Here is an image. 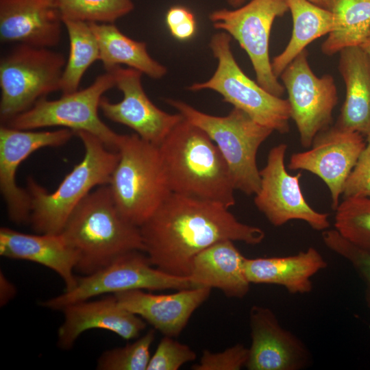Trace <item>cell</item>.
Returning a JSON list of instances; mask_svg holds the SVG:
<instances>
[{
  "label": "cell",
  "mask_w": 370,
  "mask_h": 370,
  "mask_svg": "<svg viewBox=\"0 0 370 370\" xmlns=\"http://www.w3.org/2000/svg\"><path fill=\"white\" fill-rule=\"evenodd\" d=\"M367 143H370V133L367 136Z\"/></svg>",
  "instance_id": "cell-40"
},
{
  "label": "cell",
  "mask_w": 370,
  "mask_h": 370,
  "mask_svg": "<svg viewBox=\"0 0 370 370\" xmlns=\"http://www.w3.org/2000/svg\"><path fill=\"white\" fill-rule=\"evenodd\" d=\"M62 20L113 23L134 8L132 0H51Z\"/></svg>",
  "instance_id": "cell-30"
},
{
  "label": "cell",
  "mask_w": 370,
  "mask_h": 370,
  "mask_svg": "<svg viewBox=\"0 0 370 370\" xmlns=\"http://www.w3.org/2000/svg\"><path fill=\"white\" fill-rule=\"evenodd\" d=\"M233 241H218L193 259L188 277L197 286L215 288L228 297L243 298L249 290L245 259Z\"/></svg>",
  "instance_id": "cell-22"
},
{
  "label": "cell",
  "mask_w": 370,
  "mask_h": 370,
  "mask_svg": "<svg viewBox=\"0 0 370 370\" xmlns=\"http://www.w3.org/2000/svg\"><path fill=\"white\" fill-rule=\"evenodd\" d=\"M108 71L112 73L115 86L122 92L123 99L112 103L102 97L99 109L103 114L132 129L141 138L159 145L183 116L178 112H166L153 103L144 91L143 73L139 71L118 66Z\"/></svg>",
  "instance_id": "cell-16"
},
{
  "label": "cell",
  "mask_w": 370,
  "mask_h": 370,
  "mask_svg": "<svg viewBox=\"0 0 370 370\" xmlns=\"http://www.w3.org/2000/svg\"><path fill=\"white\" fill-rule=\"evenodd\" d=\"M360 47L364 50V51L368 55L370 58V34L364 41V42L360 45Z\"/></svg>",
  "instance_id": "cell-39"
},
{
  "label": "cell",
  "mask_w": 370,
  "mask_h": 370,
  "mask_svg": "<svg viewBox=\"0 0 370 370\" xmlns=\"http://www.w3.org/2000/svg\"><path fill=\"white\" fill-rule=\"evenodd\" d=\"M114 86L112 73L106 71L86 88L62 94L56 100L42 98L32 108L3 124L18 130L60 126L75 133L84 131L99 138L108 149L118 151L123 135L114 132L98 114L103 95Z\"/></svg>",
  "instance_id": "cell-9"
},
{
  "label": "cell",
  "mask_w": 370,
  "mask_h": 370,
  "mask_svg": "<svg viewBox=\"0 0 370 370\" xmlns=\"http://www.w3.org/2000/svg\"><path fill=\"white\" fill-rule=\"evenodd\" d=\"M15 286L8 279L1 271L0 273V304L6 305L16 295Z\"/></svg>",
  "instance_id": "cell-37"
},
{
  "label": "cell",
  "mask_w": 370,
  "mask_h": 370,
  "mask_svg": "<svg viewBox=\"0 0 370 370\" xmlns=\"http://www.w3.org/2000/svg\"><path fill=\"white\" fill-rule=\"evenodd\" d=\"M99 48V60L106 71L125 64L153 79L166 73V68L148 53L145 42L123 34L113 23H88Z\"/></svg>",
  "instance_id": "cell-25"
},
{
  "label": "cell",
  "mask_w": 370,
  "mask_h": 370,
  "mask_svg": "<svg viewBox=\"0 0 370 370\" xmlns=\"http://www.w3.org/2000/svg\"><path fill=\"white\" fill-rule=\"evenodd\" d=\"M68 34L70 51L61 79L62 94L79 90L82 78L88 67L99 60L97 40L87 22L63 20Z\"/></svg>",
  "instance_id": "cell-28"
},
{
  "label": "cell",
  "mask_w": 370,
  "mask_h": 370,
  "mask_svg": "<svg viewBox=\"0 0 370 370\" xmlns=\"http://www.w3.org/2000/svg\"><path fill=\"white\" fill-rule=\"evenodd\" d=\"M328 266L321 254L309 247L285 257L245 259V273L251 284H275L290 293H307L312 290L310 278Z\"/></svg>",
  "instance_id": "cell-24"
},
{
  "label": "cell",
  "mask_w": 370,
  "mask_h": 370,
  "mask_svg": "<svg viewBox=\"0 0 370 370\" xmlns=\"http://www.w3.org/2000/svg\"><path fill=\"white\" fill-rule=\"evenodd\" d=\"M249 348L236 344L223 352L204 350L198 363L192 366L194 370H239L245 367Z\"/></svg>",
  "instance_id": "cell-34"
},
{
  "label": "cell",
  "mask_w": 370,
  "mask_h": 370,
  "mask_svg": "<svg viewBox=\"0 0 370 370\" xmlns=\"http://www.w3.org/2000/svg\"><path fill=\"white\" fill-rule=\"evenodd\" d=\"M22 233L9 227L0 229V255L43 265L60 275L66 290L74 288L77 256L61 233Z\"/></svg>",
  "instance_id": "cell-21"
},
{
  "label": "cell",
  "mask_w": 370,
  "mask_h": 370,
  "mask_svg": "<svg viewBox=\"0 0 370 370\" xmlns=\"http://www.w3.org/2000/svg\"><path fill=\"white\" fill-rule=\"evenodd\" d=\"M60 233L76 254L75 270L85 275L127 252L144 251L139 227L120 213L108 184L85 197Z\"/></svg>",
  "instance_id": "cell-3"
},
{
  "label": "cell",
  "mask_w": 370,
  "mask_h": 370,
  "mask_svg": "<svg viewBox=\"0 0 370 370\" xmlns=\"http://www.w3.org/2000/svg\"><path fill=\"white\" fill-rule=\"evenodd\" d=\"M66 63L50 48L18 45L0 61V119L3 123L60 90ZM2 123V124H3Z\"/></svg>",
  "instance_id": "cell-8"
},
{
  "label": "cell",
  "mask_w": 370,
  "mask_h": 370,
  "mask_svg": "<svg viewBox=\"0 0 370 370\" xmlns=\"http://www.w3.org/2000/svg\"><path fill=\"white\" fill-rule=\"evenodd\" d=\"M144 251L127 252L98 271L77 278L69 291L42 301V307L62 310L67 306L103 294L130 290H182L196 287L189 277L169 274L154 267Z\"/></svg>",
  "instance_id": "cell-10"
},
{
  "label": "cell",
  "mask_w": 370,
  "mask_h": 370,
  "mask_svg": "<svg viewBox=\"0 0 370 370\" xmlns=\"http://www.w3.org/2000/svg\"><path fill=\"white\" fill-rule=\"evenodd\" d=\"M232 36L225 32L214 34L210 48L218 64L213 75L188 89H208L219 93L223 101L238 108L258 123L280 134L289 132L291 108L287 99L272 95L250 79L236 62L231 50Z\"/></svg>",
  "instance_id": "cell-7"
},
{
  "label": "cell",
  "mask_w": 370,
  "mask_h": 370,
  "mask_svg": "<svg viewBox=\"0 0 370 370\" xmlns=\"http://www.w3.org/2000/svg\"><path fill=\"white\" fill-rule=\"evenodd\" d=\"M144 253L156 267L188 277L194 257L222 241L257 245L260 227L240 222L217 203L171 193L140 227Z\"/></svg>",
  "instance_id": "cell-1"
},
{
  "label": "cell",
  "mask_w": 370,
  "mask_h": 370,
  "mask_svg": "<svg viewBox=\"0 0 370 370\" xmlns=\"http://www.w3.org/2000/svg\"><path fill=\"white\" fill-rule=\"evenodd\" d=\"M246 0H227V3L234 8L241 6ZM311 2L315 3L317 5L325 8L326 2L325 0H309Z\"/></svg>",
  "instance_id": "cell-38"
},
{
  "label": "cell",
  "mask_w": 370,
  "mask_h": 370,
  "mask_svg": "<svg viewBox=\"0 0 370 370\" xmlns=\"http://www.w3.org/2000/svg\"><path fill=\"white\" fill-rule=\"evenodd\" d=\"M334 227L344 238L370 253V198L343 199L335 210Z\"/></svg>",
  "instance_id": "cell-29"
},
{
  "label": "cell",
  "mask_w": 370,
  "mask_h": 370,
  "mask_svg": "<svg viewBox=\"0 0 370 370\" xmlns=\"http://www.w3.org/2000/svg\"><path fill=\"white\" fill-rule=\"evenodd\" d=\"M325 245L332 251L347 260L365 284V297L370 308V253L344 238L335 229L322 233Z\"/></svg>",
  "instance_id": "cell-32"
},
{
  "label": "cell",
  "mask_w": 370,
  "mask_h": 370,
  "mask_svg": "<svg viewBox=\"0 0 370 370\" xmlns=\"http://www.w3.org/2000/svg\"><path fill=\"white\" fill-rule=\"evenodd\" d=\"M195 352L187 345L164 336L151 356L147 370H177L195 360Z\"/></svg>",
  "instance_id": "cell-33"
},
{
  "label": "cell",
  "mask_w": 370,
  "mask_h": 370,
  "mask_svg": "<svg viewBox=\"0 0 370 370\" xmlns=\"http://www.w3.org/2000/svg\"><path fill=\"white\" fill-rule=\"evenodd\" d=\"M84 148L82 160L52 193L32 177L27 180L31 197L29 221L37 233H60L76 206L97 186L107 185L118 163V151L108 149L97 136L76 132Z\"/></svg>",
  "instance_id": "cell-4"
},
{
  "label": "cell",
  "mask_w": 370,
  "mask_h": 370,
  "mask_svg": "<svg viewBox=\"0 0 370 370\" xmlns=\"http://www.w3.org/2000/svg\"><path fill=\"white\" fill-rule=\"evenodd\" d=\"M75 135L68 128L53 131L18 130L2 124L0 127V190L8 215L16 224L29 221L31 197L16 182V171L32 153L44 147H60Z\"/></svg>",
  "instance_id": "cell-14"
},
{
  "label": "cell",
  "mask_w": 370,
  "mask_h": 370,
  "mask_svg": "<svg viewBox=\"0 0 370 370\" xmlns=\"http://www.w3.org/2000/svg\"><path fill=\"white\" fill-rule=\"evenodd\" d=\"M211 288L196 286L171 294L136 289L114 293L119 304L138 315L164 336L177 337L193 312L209 297Z\"/></svg>",
  "instance_id": "cell-18"
},
{
  "label": "cell",
  "mask_w": 370,
  "mask_h": 370,
  "mask_svg": "<svg viewBox=\"0 0 370 370\" xmlns=\"http://www.w3.org/2000/svg\"><path fill=\"white\" fill-rule=\"evenodd\" d=\"M335 19V28L321 45L333 56L349 47L360 46L370 34V0H325Z\"/></svg>",
  "instance_id": "cell-27"
},
{
  "label": "cell",
  "mask_w": 370,
  "mask_h": 370,
  "mask_svg": "<svg viewBox=\"0 0 370 370\" xmlns=\"http://www.w3.org/2000/svg\"><path fill=\"white\" fill-rule=\"evenodd\" d=\"M118 152L108 186L120 213L140 227L172 193L159 146L125 134Z\"/></svg>",
  "instance_id": "cell-5"
},
{
  "label": "cell",
  "mask_w": 370,
  "mask_h": 370,
  "mask_svg": "<svg viewBox=\"0 0 370 370\" xmlns=\"http://www.w3.org/2000/svg\"><path fill=\"white\" fill-rule=\"evenodd\" d=\"M64 320L58 330V345L71 348L84 332L92 329L110 331L125 340L137 338L146 328V322L123 308L113 294L67 306L62 310Z\"/></svg>",
  "instance_id": "cell-19"
},
{
  "label": "cell",
  "mask_w": 370,
  "mask_h": 370,
  "mask_svg": "<svg viewBox=\"0 0 370 370\" xmlns=\"http://www.w3.org/2000/svg\"><path fill=\"white\" fill-rule=\"evenodd\" d=\"M280 77L288 93L291 119L295 122L300 143L309 148L315 136L330 127L338 103L337 89L330 74L317 77L308 62L306 49L284 69Z\"/></svg>",
  "instance_id": "cell-12"
},
{
  "label": "cell",
  "mask_w": 370,
  "mask_h": 370,
  "mask_svg": "<svg viewBox=\"0 0 370 370\" xmlns=\"http://www.w3.org/2000/svg\"><path fill=\"white\" fill-rule=\"evenodd\" d=\"M288 10L286 0H251L238 8L217 10L209 15L214 28L230 34L246 51L258 84L279 97L286 90L272 70L269 38L275 19Z\"/></svg>",
  "instance_id": "cell-11"
},
{
  "label": "cell",
  "mask_w": 370,
  "mask_h": 370,
  "mask_svg": "<svg viewBox=\"0 0 370 370\" xmlns=\"http://www.w3.org/2000/svg\"><path fill=\"white\" fill-rule=\"evenodd\" d=\"M62 16L51 0H0V39L51 48L60 41Z\"/></svg>",
  "instance_id": "cell-20"
},
{
  "label": "cell",
  "mask_w": 370,
  "mask_h": 370,
  "mask_svg": "<svg viewBox=\"0 0 370 370\" xmlns=\"http://www.w3.org/2000/svg\"><path fill=\"white\" fill-rule=\"evenodd\" d=\"M286 149L284 143L270 149L267 163L260 171V188L254 199L256 208L274 226L300 220L315 230H328L329 214L314 210L304 197L299 184L301 174L292 175L287 171L284 163Z\"/></svg>",
  "instance_id": "cell-13"
},
{
  "label": "cell",
  "mask_w": 370,
  "mask_h": 370,
  "mask_svg": "<svg viewBox=\"0 0 370 370\" xmlns=\"http://www.w3.org/2000/svg\"><path fill=\"white\" fill-rule=\"evenodd\" d=\"M154 338L155 330H150L132 343L104 352L97 360V369L147 370L151 358L150 347Z\"/></svg>",
  "instance_id": "cell-31"
},
{
  "label": "cell",
  "mask_w": 370,
  "mask_h": 370,
  "mask_svg": "<svg viewBox=\"0 0 370 370\" xmlns=\"http://www.w3.org/2000/svg\"><path fill=\"white\" fill-rule=\"evenodd\" d=\"M338 71L345 85V98L335 126L367 136L370 133V58L360 47L340 52Z\"/></svg>",
  "instance_id": "cell-23"
},
{
  "label": "cell",
  "mask_w": 370,
  "mask_h": 370,
  "mask_svg": "<svg viewBox=\"0 0 370 370\" xmlns=\"http://www.w3.org/2000/svg\"><path fill=\"white\" fill-rule=\"evenodd\" d=\"M173 193L217 203H236L229 168L218 147L184 118L158 145Z\"/></svg>",
  "instance_id": "cell-2"
},
{
  "label": "cell",
  "mask_w": 370,
  "mask_h": 370,
  "mask_svg": "<svg viewBox=\"0 0 370 370\" xmlns=\"http://www.w3.org/2000/svg\"><path fill=\"white\" fill-rule=\"evenodd\" d=\"M166 23L171 35L184 41L192 38L197 31V21L194 14L186 7H171L166 14Z\"/></svg>",
  "instance_id": "cell-36"
},
{
  "label": "cell",
  "mask_w": 370,
  "mask_h": 370,
  "mask_svg": "<svg viewBox=\"0 0 370 370\" xmlns=\"http://www.w3.org/2000/svg\"><path fill=\"white\" fill-rule=\"evenodd\" d=\"M343 199L370 198V143L360 153L343 186Z\"/></svg>",
  "instance_id": "cell-35"
},
{
  "label": "cell",
  "mask_w": 370,
  "mask_h": 370,
  "mask_svg": "<svg viewBox=\"0 0 370 370\" xmlns=\"http://www.w3.org/2000/svg\"><path fill=\"white\" fill-rule=\"evenodd\" d=\"M366 145L362 134L330 126L315 136L310 149L292 154L288 167L318 176L328 186L335 210L344 184Z\"/></svg>",
  "instance_id": "cell-15"
},
{
  "label": "cell",
  "mask_w": 370,
  "mask_h": 370,
  "mask_svg": "<svg viewBox=\"0 0 370 370\" xmlns=\"http://www.w3.org/2000/svg\"><path fill=\"white\" fill-rule=\"evenodd\" d=\"M293 18V32L285 49L271 62L278 78L284 69L316 39L330 34L335 28L333 14L309 0H286Z\"/></svg>",
  "instance_id": "cell-26"
},
{
  "label": "cell",
  "mask_w": 370,
  "mask_h": 370,
  "mask_svg": "<svg viewBox=\"0 0 370 370\" xmlns=\"http://www.w3.org/2000/svg\"><path fill=\"white\" fill-rule=\"evenodd\" d=\"M166 101L215 143L229 168L235 189L247 195H255L260 184L258 150L273 130L234 107L227 115L217 116L180 100Z\"/></svg>",
  "instance_id": "cell-6"
},
{
  "label": "cell",
  "mask_w": 370,
  "mask_h": 370,
  "mask_svg": "<svg viewBox=\"0 0 370 370\" xmlns=\"http://www.w3.org/2000/svg\"><path fill=\"white\" fill-rule=\"evenodd\" d=\"M251 343L245 365L249 370H297L306 367L310 353L304 343L280 324L268 308L249 312Z\"/></svg>",
  "instance_id": "cell-17"
}]
</instances>
